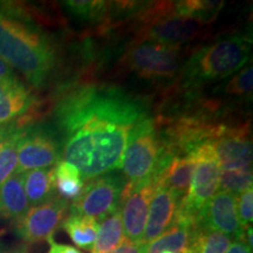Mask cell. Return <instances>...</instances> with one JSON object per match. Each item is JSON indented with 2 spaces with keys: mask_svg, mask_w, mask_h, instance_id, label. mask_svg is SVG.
Returning <instances> with one entry per match:
<instances>
[{
  "mask_svg": "<svg viewBox=\"0 0 253 253\" xmlns=\"http://www.w3.org/2000/svg\"><path fill=\"white\" fill-rule=\"evenodd\" d=\"M155 188L156 185L154 181H149L138 186H129L126 184L125 186L120 212L125 237L131 242H142L143 239L145 221Z\"/></svg>",
  "mask_w": 253,
  "mask_h": 253,
  "instance_id": "7c38bea8",
  "label": "cell"
},
{
  "mask_svg": "<svg viewBox=\"0 0 253 253\" xmlns=\"http://www.w3.org/2000/svg\"><path fill=\"white\" fill-rule=\"evenodd\" d=\"M31 104V93L17 78L0 81V125L23 115Z\"/></svg>",
  "mask_w": 253,
  "mask_h": 253,
  "instance_id": "2e32d148",
  "label": "cell"
},
{
  "mask_svg": "<svg viewBox=\"0 0 253 253\" xmlns=\"http://www.w3.org/2000/svg\"><path fill=\"white\" fill-rule=\"evenodd\" d=\"M0 59L40 86L54 67L55 53L41 32L0 9Z\"/></svg>",
  "mask_w": 253,
  "mask_h": 253,
  "instance_id": "7a4b0ae2",
  "label": "cell"
},
{
  "mask_svg": "<svg viewBox=\"0 0 253 253\" xmlns=\"http://www.w3.org/2000/svg\"><path fill=\"white\" fill-rule=\"evenodd\" d=\"M68 210V201L55 196L46 203L31 207L23 217L15 220V233L28 244L45 242L53 238L61 226Z\"/></svg>",
  "mask_w": 253,
  "mask_h": 253,
  "instance_id": "30bf717a",
  "label": "cell"
},
{
  "mask_svg": "<svg viewBox=\"0 0 253 253\" xmlns=\"http://www.w3.org/2000/svg\"><path fill=\"white\" fill-rule=\"evenodd\" d=\"M197 225L239 239L243 232L237 214V196L218 191L202 209Z\"/></svg>",
  "mask_w": 253,
  "mask_h": 253,
  "instance_id": "4fadbf2b",
  "label": "cell"
},
{
  "mask_svg": "<svg viewBox=\"0 0 253 253\" xmlns=\"http://www.w3.org/2000/svg\"><path fill=\"white\" fill-rule=\"evenodd\" d=\"M179 201L169 190L156 186L150 201L142 242L149 244L169 229L175 221Z\"/></svg>",
  "mask_w": 253,
  "mask_h": 253,
  "instance_id": "5bb4252c",
  "label": "cell"
},
{
  "mask_svg": "<svg viewBox=\"0 0 253 253\" xmlns=\"http://www.w3.org/2000/svg\"><path fill=\"white\" fill-rule=\"evenodd\" d=\"M203 25L197 19L177 13L175 2H160L143 14L138 36L143 41L181 47L197 37Z\"/></svg>",
  "mask_w": 253,
  "mask_h": 253,
  "instance_id": "5b68a950",
  "label": "cell"
},
{
  "mask_svg": "<svg viewBox=\"0 0 253 253\" xmlns=\"http://www.w3.org/2000/svg\"><path fill=\"white\" fill-rule=\"evenodd\" d=\"M0 253H26V251L21 248L8 249V248H4V246L0 245Z\"/></svg>",
  "mask_w": 253,
  "mask_h": 253,
  "instance_id": "e575fe53",
  "label": "cell"
},
{
  "mask_svg": "<svg viewBox=\"0 0 253 253\" xmlns=\"http://www.w3.org/2000/svg\"><path fill=\"white\" fill-rule=\"evenodd\" d=\"M223 4V1H177L175 2V9L178 14L197 19L207 24L217 17Z\"/></svg>",
  "mask_w": 253,
  "mask_h": 253,
  "instance_id": "cb8c5ba5",
  "label": "cell"
},
{
  "mask_svg": "<svg viewBox=\"0 0 253 253\" xmlns=\"http://www.w3.org/2000/svg\"><path fill=\"white\" fill-rule=\"evenodd\" d=\"M125 238L120 209L100 221L91 253H107L115 249Z\"/></svg>",
  "mask_w": 253,
  "mask_h": 253,
  "instance_id": "44dd1931",
  "label": "cell"
},
{
  "mask_svg": "<svg viewBox=\"0 0 253 253\" xmlns=\"http://www.w3.org/2000/svg\"><path fill=\"white\" fill-rule=\"evenodd\" d=\"M232 237L196 224L190 253H225Z\"/></svg>",
  "mask_w": 253,
  "mask_h": 253,
  "instance_id": "603a6c76",
  "label": "cell"
},
{
  "mask_svg": "<svg viewBox=\"0 0 253 253\" xmlns=\"http://www.w3.org/2000/svg\"><path fill=\"white\" fill-rule=\"evenodd\" d=\"M173 156L157 136L154 122L145 119L131 132L123 155L121 168L126 185L138 186L154 181V177Z\"/></svg>",
  "mask_w": 253,
  "mask_h": 253,
  "instance_id": "277c9868",
  "label": "cell"
},
{
  "mask_svg": "<svg viewBox=\"0 0 253 253\" xmlns=\"http://www.w3.org/2000/svg\"><path fill=\"white\" fill-rule=\"evenodd\" d=\"M250 55L251 42L246 38H224L197 50L183 68V78L189 84L221 80L239 72Z\"/></svg>",
  "mask_w": 253,
  "mask_h": 253,
  "instance_id": "3957f363",
  "label": "cell"
},
{
  "mask_svg": "<svg viewBox=\"0 0 253 253\" xmlns=\"http://www.w3.org/2000/svg\"><path fill=\"white\" fill-rule=\"evenodd\" d=\"M56 118L63 161L77 167L84 181L121 168L131 132L148 119L138 101L109 88L73 91L61 101Z\"/></svg>",
  "mask_w": 253,
  "mask_h": 253,
  "instance_id": "6da1fadb",
  "label": "cell"
},
{
  "mask_svg": "<svg viewBox=\"0 0 253 253\" xmlns=\"http://www.w3.org/2000/svg\"><path fill=\"white\" fill-rule=\"evenodd\" d=\"M107 253H147V244L143 242H131L125 237L115 249Z\"/></svg>",
  "mask_w": 253,
  "mask_h": 253,
  "instance_id": "f546056e",
  "label": "cell"
},
{
  "mask_svg": "<svg viewBox=\"0 0 253 253\" xmlns=\"http://www.w3.org/2000/svg\"><path fill=\"white\" fill-rule=\"evenodd\" d=\"M161 253H172V252H169V251H164V252H161Z\"/></svg>",
  "mask_w": 253,
  "mask_h": 253,
  "instance_id": "d590c367",
  "label": "cell"
},
{
  "mask_svg": "<svg viewBox=\"0 0 253 253\" xmlns=\"http://www.w3.org/2000/svg\"><path fill=\"white\" fill-rule=\"evenodd\" d=\"M49 250L47 253H82L79 251L77 248L71 245H65V244H58L54 240L49 239Z\"/></svg>",
  "mask_w": 253,
  "mask_h": 253,
  "instance_id": "1f68e13d",
  "label": "cell"
},
{
  "mask_svg": "<svg viewBox=\"0 0 253 253\" xmlns=\"http://www.w3.org/2000/svg\"><path fill=\"white\" fill-rule=\"evenodd\" d=\"M237 214L242 232L251 226L253 220V190L249 189L237 197Z\"/></svg>",
  "mask_w": 253,
  "mask_h": 253,
  "instance_id": "f1b7e54d",
  "label": "cell"
},
{
  "mask_svg": "<svg viewBox=\"0 0 253 253\" xmlns=\"http://www.w3.org/2000/svg\"><path fill=\"white\" fill-rule=\"evenodd\" d=\"M126 184L125 177L112 172L84 181L80 195L73 201L71 212L101 221L121 207Z\"/></svg>",
  "mask_w": 253,
  "mask_h": 253,
  "instance_id": "52a82bcc",
  "label": "cell"
},
{
  "mask_svg": "<svg viewBox=\"0 0 253 253\" xmlns=\"http://www.w3.org/2000/svg\"><path fill=\"white\" fill-rule=\"evenodd\" d=\"M196 224L175 219L173 224L158 238L147 244V253H190Z\"/></svg>",
  "mask_w": 253,
  "mask_h": 253,
  "instance_id": "ac0fdd59",
  "label": "cell"
},
{
  "mask_svg": "<svg viewBox=\"0 0 253 253\" xmlns=\"http://www.w3.org/2000/svg\"><path fill=\"white\" fill-rule=\"evenodd\" d=\"M211 153L220 170L248 171L252 168V142L248 126L225 128L209 142Z\"/></svg>",
  "mask_w": 253,
  "mask_h": 253,
  "instance_id": "8fae6325",
  "label": "cell"
},
{
  "mask_svg": "<svg viewBox=\"0 0 253 253\" xmlns=\"http://www.w3.org/2000/svg\"><path fill=\"white\" fill-rule=\"evenodd\" d=\"M181 47L141 41L126 54V65L142 78L163 80L173 78L181 68Z\"/></svg>",
  "mask_w": 253,
  "mask_h": 253,
  "instance_id": "ba28073f",
  "label": "cell"
},
{
  "mask_svg": "<svg viewBox=\"0 0 253 253\" xmlns=\"http://www.w3.org/2000/svg\"><path fill=\"white\" fill-rule=\"evenodd\" d=\"M11 79H15L13 69L9 67L4 60L0 59V81L11 80Z\"/></svg>",
  "mask_w": 253,
  "mask_h": 253,
  "instance_id": "836d02e7",
  "label": "cell"
},
{
  "mask_svg": "<svg viewBox=\"0 0 253 253\" xmlns=\"http://www.w3.org/2000/svg\"><path fill=\"white\" fill-rule=\"evenodd\" d=\"M191 153L196 160L194 173L188 195L179 203L175 219L196 224L202 209L219 190L220 169L208 143Z\"/></svg>",
  "mask_w": 253,
  "mask_h": 253,
  "instance_id": "8992f818",
  "label": "cell"
},
{
  "mask_svg": "<svg viewBox=\"0 0 253 253\" xmlns=\"http://www.w3.org/2000/svg\"><path fill=\"white\" fill-rule=\"evenodd\" d=\"M252 170H248V171L220 170L219 191L230 192V194L237 196V194H242L245 190L252 189Z\"/></svg>",
  "mask_w": 253,
  "mask_h": 253,
  "instance_id": "484cf974",
  "label": "cell"
},
{
  "mask_svg": "<svg viewBox=\"0 0 253 253\" xmlns=\"http://www.w3.org/2000/svg\"><path fill=\"white\" fill-rule=\"evenodd\" d=\"M62 156L60 142L46 126H30L21 131L18 143V164L15 172L43 169L56 166Z\"/></svg>",
  "mask_w": 253,
  "mask_h": 253,
  "instance_id": "9c48e42d",
  "label": "cell"
},
{
  "mask_svg": "<svg viewBox=\"0 0 253 253\" xmlns=\"http://www.w3.org/2000/svg\"><path fill=\"white\" fill-rule=\"evenodd\" d=\"M23 129V126L18 129L0 149V184L5 182L17 169L18 143Z\"/></svg>",
  "mask_w": 253,
  "mask_h": 253,
  "instance_id": "d4e9b609",
  "label": "cell"
},
{
  "mask_svg": "<svg viewBox=\"0 0 253 253\" xmlns=\"http://www.w3.org/2000/svg\"><path fill=\"white\" fill-rule=\"evenodd\" d=\"M61 226L78 248L84 250L93 249L99 229V221L93 217L71 212L68 217L63 219Z\"/></svg>",
  "mask_w": 253,
  "mask_h": 253,
  "instance_id": "ffe728a7",
  "label": "cell"
},
{
  "mask_svg": "<svg viewBox=\"0 0 253 253\" xmlns=\"http://www.w3.org/2000/svg\"><path fill=\"white\" fill-rule=\"evenodd\" d=\"M225 253H252V250L249 249V246L242 239H236L235 242L231 243Z\"/></svg>",
  "mask_w": 253,
  "mask_h": 253,
  "instance_id": "d6a6232c",
  "label": "cell"
},
{
  "mask_svg": "<svg viewBox=\"0 0 253 253\" xmlns=\"http://www.w3.org/2000/svg\"><path fill=\"white\" fill-rule=\"evenodd\" d=\"M21 126L17 125V123H5V125H0V149L2 148V145L6 143V141L14 134L18 129H20Z\"/></svg>",
  "mask_w": 253,
  "mask_h": 253,
  "instance_id": "4dcf8cb0",
  "label": "cell"
},
{
  "mask_svg": "<svg viewBox=\"0 0 253 253\" xmlns=\"http://www.w3.org/2000/svg\"><path fill=\"white\" fill-rule=\"evenodd\" d=\"M195 163L196 160L192 153L186 154L185 156L176 155L170 158L154 177L155 185L169 190L181 203L182 199L188 195Z\"/></svg>",
  "mask_w": 253,
  "mask_h": 253,
  "instance_id": "9a60e30c",
  "label": "cell"
},
{
  "mask_svg": "<svg viewBox=\"0 0 253 253\" xmlns=\"http://www.w3.org/2000/svg\"><path fill=\"white\" fill-rule=\"evenodd\" d=\"M24 189L30 207L43 204L55 197L54 168L34 169L23 173Z\"/></svg>",
  "mask_w": 253,
  "mask_h": 253,
  "instance_id": "d6986e66",
  "label": "cell"
},
{
  "mask_svg": "<svg viewBox=\"0 0 253 253\" xmlns=\"http://www.w3.org/2000/svg\"><path fill=\"white\" fill-rule=\"evenodd\" d=\"M54 183L60 197L66 201H74L82 191L84 181L77 167L61 161L54 168Z\"/></svg>",
  "mask_w": 253,
  "mask_h": 253,
  "instance_id": "7402d4cb",
  "label": "cell"
},
{
  "mask_svg": "<svg viewBox=\"0 0 253 253\" xmlns=\"http://www.w3.org/2000/svg\"><path fill=\"white\" fill-rule=\"evenodd\" d=\"M66 6L73 14L78 15L82 19L94 20L101 19L107 13L108 2L106 1H67Z\"/></svg>",
  "mask_w": 253,
  "mask_h": 253,
  "instance_id": "4316f807",
  "label": "cell"
},
{
  "mask_svg": "<svg viewBox=\"0 0 253 253\" xmlns=\"http://www.w3.org/2000/svg\"><path fill=\"white\" fill-rule=\"evenodd\" d=\"M253 89V69L251 66L237 73L225 88L226 93L237 96H248Z\"/></svg>",
  "mask_w": 253,
  "mask_h": 253,
  "instance_id": "83f0119b",
  "label": "cell"
},
{
  "mask_svg": "<svg viewBox=\"0 0 253 253\" xmlns=\"http://www.w3.org/2000/svg\"><path fill=\"white\" fill-rule=\"evenodd\" d=\"M30 208L25 194L23 173H12L0 184V218L18 220Z\"/></svg>",
  "mask_w": 253,
  "mask_h": 253,
  "instance_id": "e0dca14e",
  "label": "cell"
}]
</instances>
